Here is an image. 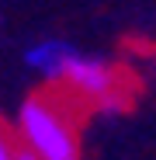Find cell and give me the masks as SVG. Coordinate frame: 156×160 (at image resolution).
Here are the masks:
<instances>
[{"instance_id":"6da1fadb","label":"cell","mask_w":156,"mask_h":160,"mask_svg":"<svg viewBox=\"0 0 156 160\" xmlns=\"http://www.w3.org/2000/svg\"><path fill=\"white\" fill-rule=\"evenodd\" d=\"M90 108L63 84H49L17 108V139L38 160H83L80 115Z\"/></svg>"},{"instance_id":"7a4b0ae2","label":"cell","mask_w":156,"mask_h":160,"mask_svg":"<svg viewBox=\"0 0 156 160\" xmlns=\"http://www.w3.org/2000/svg\"><path fill=\"white\" fill-rule=\"evenodd\" d=\"M63 87L69 94H76L87 108L104 112V115H121L132 108V94L135 84L128 80V73L101 56H83L76 52L66 77H63Z\"/></svg>"},{"instance_id":"3957f363","label":"cell","mask_w":156,"mask_h":160,"mask_svg":"<svg viewBox=\"0 0 156 160\" xmlns=\"http://www.w3.org/2000/svg\"><path fill=\"white\" fill-rule=\"evenodd\" d=\"M73 56H76V49L69 42H63V38H38L35 45H28L24 63H28L38 77H45V84H63Z\"/></svg>"},{"instance_id":"277c9868","label":"cell","mask_w":156,"mask_h":160,"mask_svg":"<svg viewBox=\"0 0 156 160\" xmlns=\"http://www.w3.org/2000/svg\"><path fill=\"white\" fill-rule=\"evenodd\" d=\"M21 139H17V129H11L4 118H0V160H17Z\"/></svg>"},{"instance_id":"5b68a950","label":"cell","mask_w":156,"mask_h":160,"mask_svg":"<svg viewBox=\"0 0 156 160\" xmlns=\"http://www.w3.org/2000/svg\"><path fill=\"white\" fill-rule=\"evenodd\" d=\"M17 160H38V157H35L28 146H21V150H17Z\"/></svg>"}]
</instances>
